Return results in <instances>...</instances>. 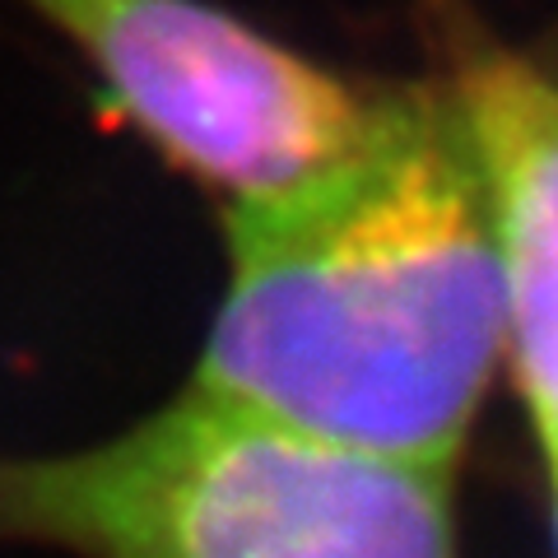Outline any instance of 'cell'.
<instances>
[{
	"label": "cell",
	"instance_id": "obj_5",
	"mask_svg": "<svg viewBox=\"0 0 558 558\" xmlns=\"http://www.w3.org/2000/svg\"><path fill=\"white\" fill-rule=\"evenodd\" d=\"M554 470V545H558V465H549Z\"/></svg>",
	"mask_w": 558,
	"mask_h": 558
},
{
	"label": "cell",
	"instance_id": "obj_2",
	"mask_svg": "<svg viewBox=\"0 0 558 558\" xmlns=\"http://www.w3.org/2000/svg\"><path fill=\"white\" fill-rule=\"evenodd\" d=\"M0 545L75 558H461L451 475L182 391L61 457H0Z\"/></svg>",
	"mask_w": 558,
	"mask_h": 558
},
{
	"label": "cell",
	"instance_id": "obj_3",
	"mask_svg": "<svg viewBox=\"0 0 558 558\" xmlns=\"http://www.w3.org/2000/svg\"><path fill=\"white\" fill-rule=\"evenodd\" d=\"M108 108L229 205L317 182L368 145L400 84L322 65L209 0H24Z\"/></svg>",
	"mask_w": 558,
	"mask_h": 558
},
{
	"label": "cell",
	"instance_id": "obj_4",
	"mask_svg": "<svg viewBox=\"0 0 558 558\" xmlns=\"http://www.w3.org/2000/svg\"><path fill=\"white\" fill-rule=\"evenodd\" d=\"M494 229L508 359L545 461L558 465V75L470 43L451 80Z\"/></svg>",
	"mask_w": 558,
	"mask_h": 558
},
{
	"label": "cell",
	"instance_id": "obj_1",
	"mask_svg": "<svg viewBox=\"0 0 558 558\" xmlns=\"http://www.w3.org/2000/svg\"><path fill=\"white\" fill-rule=\"evenodd\" d=\"M191 391L368 457L457 470L498 359L502 275L457 94L400 84L354 159L229 205Z\"/></svg>",
	"mask_w": 558,
	"mask_h": 558
}]
</instances>
